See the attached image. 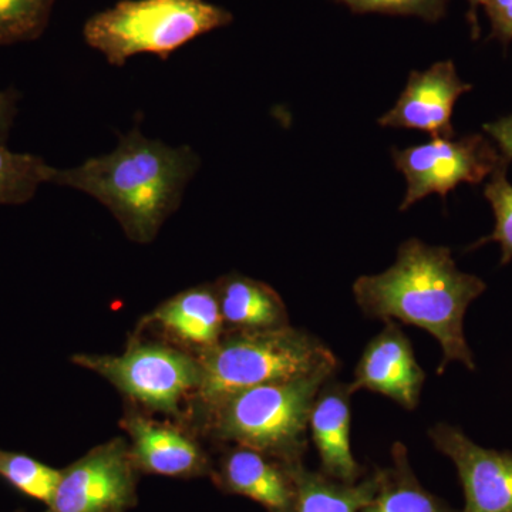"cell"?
<instances>
[{
    "instance_id": "1",
    "label": "cell",
    "mask_w": 512,
    "mask_h": 512,
    "mask_svg": "<svg viewBox=\"0 0 512 512\" xmlns=\"http://www.w3.org/2000/svg\"><path fill=\"white\" fill-rule=\"evenodd\" d=\"M352 289L366 318L417 326L434 336L443 352L437 375H443L451 362L476 370L464 319L471 303L487 291V284L477 275L460 271L450 248L407 239L387 271L360 276Z\"/></svg>"
},
{
    "instance_id": "2",
    "label": "cell",
    "mask_w": 512,
    "mask_h": 512,
    "mask_svg": "<svg viewBox=\"0 0 512 512\" xmlns=\"http://www.w3.org/2000/svg\"><path fill=\"white\" fill-rule=\"evenodd\" d=\"M200 167L191 147H170L134 127L106 156L57 170L52 183L96 198L117 218L127 237L147 244L178 210L185 187Z\"/></svg>"
},
{
    "instance_id": "3",
    "label": "cell",
    "mask_w": 512,
    "mask_h": 512,
    "mask_svg": "<svg viewBox=\"0 0 512 512\" xmlns=\"http://www.w3.org/2000/svg\"><path fill=\"white\" fill-rule=\"evenodd\" d=\"M198 357L201 382L194 397L204 413L232 394L261 384L336 373L338 357L319 338L291 325L271 330H229Z\"/></svg>"
},
{
    "instance_id": "4",
    "label": "cell",
    "mask_w": 512,
    "mask_h": 512,
    "mask_svg": "<svg viewBox=\"0 0 512 512\" xmlns=\"http://www.w3.org/2000/svg\"><path fill=\"white\" fill-rule=\"evenodd\" d=\"M335 375L316 373L241 390L205 412L208 431L220 443L254 448L298 466L308 450L313 402Z\"/></svg>"
},
{
    "instance_id": "5",
    "label": "cell",
    "mask_w": 512,
    "mask_h": 512,
    "mask_svg": "<svg viewBox=\"0 0 512 512\" xmlns=\"http://www.w3.org/2000/svg\"><path fill=\"white\" fill-rule=\"evenodd\" d=\"M234 22L228 9L208 0H121L87 20V45L121 67L130 57L151 53L168 59L202 35Z\"/></svg>"
},
{
    "instance_id": "6",
    "label": "cell",
    "mask_w": 512,
    "mask_h": 512,
    "mask_svg": "<svg viewBox=\"0 0 512 512\" xmlns=\"http://www.w3.org/2000/svg\"><path fill=\"white\" fill-rule=\"evenodd\" d=\"M73 362L99 373L133 402L168 416H180L181 402L201 382L197 356L161 343L136 342L119 356L76 355Z\"/></svg>"
},
{
    "instance_id": "7",
    "label": "cell",
    "mask_w": 512,
    "mask_h": 512,
    "mask_svg": "<svg viewBox=\"0 0 512 512\" xmlns=\"http://www.w3.org/2000/svg\"><path fill=\"white\" fill-rule=\"evenodd\" d=\"M393 161L407 181L400 211L409 210L431 194H439L446 200L448 192L458 185L481 184L500 165L507 163L490 138L481 134L433 137L420 146L404 150L394 148Z\"/></svg>"
},
{
    "instance_id": "8",
    "label": "cell",
    "mask_w": 512,
    "mask_h": 512,
    "mask_svg": "<svg viewBox=\"0 0 512 512\" xmlns=\"http://www.w3.org/2000/svg\"><path fill=\"white\" fill-rule=\"evenodd\" d=\"M137 473L127 441L110 440L63 468L43 512H127L137 504Z\"/></svg>"
},
{
    "instance_id": "9",
    "label": "cell",
    "mask_w": 512,
    "mask_h": 512,
    "mask_svg": "<svg viewBox=\"0 0 512 512\" xmlns=\"http://www.w3.org/2000/svg\"><path fill=\"white\" fill-rule=\"evenodd\" d=\"M434 448L453 461L464 494L460 512H512V451L474 443L460 427L437 423Z\"/></svg>"
},
{
    "instance_id": "10",
    "label": "cell",
    "mask_w": 512,
    "mask_h": 512,
    "mask_svg": "<svg viewBox=\"0 0 512 512\" xmlns=\"http://www.w3.org/2000/svg\"><path fill=\"white\" fill-rule=\"evenodd\" d=\"M426 372L414 355L413 345L399 323L389 320L382 332L367 343L357 362L350 390L383 394L404 410L417 409Z\"/></svg>"
},
{
    "instance_id": "11",
    "label": "cell",
    "mask_w": 512,
    "mask_h": 512,
    "mask_svg": "<svg viewBox=\"0 0 512 512\" xmlns=\"http://www.w3.org/2000/svg\"><path fill=\"white\" fill-rule=\"evenodd\" d=\"M473 89L458 76L451 60L434 63L423 72L410 73L406 87L392 110L377 120L383 127L413 128L433 137H454V106Z\"/></svg>"
},
{
    "instance_id": "12",
    "label": "cell",
    "mask_w": 512,
    "mask_h": 512,
    "mask_svg": "<svg viewBox=\"0 0 512 512\" xmlns=\"http://www.w3.org/2000/svg\"><path fill=\"white\" fill-rule=\"evenodd\" d=\"M130 437V456L138 473L173 478L211 477L210 457L198 441L171 424L130 413L121 423Z\"/></svg>"
},
{
    "instance_id": "13",
    "label": "cell",
    "mask_w": 512,
    "mask_h": 512,
    "mask_svg": "<svg viewBox=\"0 0 512 512\" xmlns=\"http://www.w3.org/2000/svg\"><path fill=\"white\" fill-rule=\"evenodd\" d=\"M295 467L254 448L232 446L212 470L211 478L225 494L249 498L266 512H293Z\"/></svg>"
},
{
    "instance_id": "14",
    "label": "cell",
    "mask_w": 512,
    "mask_h": 512,
    "mask_svg": "<svg viewBox=\"0 0 512 512\" xmlns=\"http://www.w3.org/2000/svg\"><path fill=\"white\" fill-rule=\"evenodd\" d=\"M352 394L349 383L328 380L319 390L309 416V434L319 454V471L346 484H355L369 473L356 460L350 443Z\"/></svg>"
},
{
    "instance_id": "15",
    "label": "cell",
    "mask_w": 512,
    "mask_h": 512,
    "mask_svg": "<svg viewBox=\"0 0 512 512\" xmlns=\"http://www.w3.org/2000/svg\"><path fill=\"white\" fill-rule=\"evenodd\" d=\"M148 322L170 338L198 352L212 348L225 333L214 285H200L177 293L148 316Z\"/></svg>"
},
{
    "instance_id": "16",
    "label": "cell",
    "mask_w": 512,
    "mask_h": 512,
    "mask_svg": "<svg viewBox=\"0 0 512 512\" xmlns=\"http://www.w3.org/2000/svg\"><path fill=\"white\" fill-rule=\"evenodd\" d=\"M225 328L271 330L289 326L284 299L272 286L241 274L224 275L214 285Z\"/></svg>"
},
{
    "instance_id": "17",
    "label": "cell",
    "mask_w": 512,
    "mask_h": 512,
    "mask_svg": "<svg viewBox=\"0 0 512 512\" xmlns=\"http://www.w3.org/2000/svg\"><path fill=\"white\" fill-rule=\"evenodd\" d=\"M377 490L359 512H460L421 485L402 441L392 446V466L377 467Z\"/></svg>"
},
{
    "instance_id": "18",
    "label": "cell",
    "mask_w": 512,
    "mask_h": 512,
    "mask_svg": "<svg viewBox=\"0 0 512 512\" xmlns=\"http://www.w3.org/2000/svg\"><path fill=\"white\" fill-rule=\"evenodd\" d=\"M296 500L293 512H359L377 490V467L355 484L333 480L322 471L298 464L293 470Z\"/></svg>"
},
{
    "instance_id": "19",
    "label": "cell",
    "mask_w": 512,
    "mask_h": 512,
    "mask_svg": "<svg viewBox=\"0 0 512 512\" xmlns=\"http://www.w3.org/2000/svg\"><path fill=\"white\" fill-rule=\"evenodd\" d=\"M55 168L32 154L13 153L0 144V205L25 204L37 188L52 183Z\"/></svg>"
},
{
    "instance_id": "20",
    "label": "cell",
    "mask_w": 512,
    "mask_h": 512,
    "mask_svg": "<svg viewBox=\"0 0 512 512\" xmlns=\"http://www.w3.org/2000/svg\"><path fill=\"white\" fill-rule=\"evenodd\" d=\"M0 477L19 493L45 505L52 501L62 470L15 451L0 450Z\"/></svg>"
},
{
    "instance_id": "21",
    "label": "cell",
    "mask_w": 512,
    "mask_h": 512,
    "mask_svg": "<svg viewBox=\"0 0 512 512\" xmlns=\"http://www.w3.org/2000/svg\"><path fill=\"white\" fill-rule=\"evenodd\" d=\"M56 0H0V46L32 42L49 25Z\"/></svg>"
},
{
    "instance_id": "22",
    "label": "cell",
    "mask_w": 512,
    "mask_h": 512,
    "mask_svg": "<svg viewBox=\"0 0 512 512\" xmlns=\"http://www.w3.org/2000/svg\"><path fill=\"white\" fill-rule=\"evenodd\" d=\"M508 165H500L484 187L485 200L490 202L494 212V231L468 248V251H473L490 242H497L501 247L500 264L503 266L512 261V184L507 178Z\"/></svg>"
},
{
    "instance_id": "23",
    "label": "cell",
    "mask_w": 512,
    "mask_h": 512,
    "mask_svg": "<svg viewBox=\"0 0 512 512\" xmlns=\"http://www.w3.org/2000/svg\"><path fill=\"white\" fill-rule=\"evenodd\" d=\"M355 13L417 16L426 22H439L446 15L450 0H339Z\"/></svg>"
},
{
    "instance_id": "24",
    "label": "cell",
    "mask_w": 512,
    "mask_h": 512,
    "mask_svg": "<svg viewBox=\"0 0 512 512\" xmlns=\"http://www.w3.org/2000/svg\"><path fill=\"white\" fill-rule=\"evenodd\" d=\"M483 6L490 20V39L507 47L512 42V0H485Z\"/></svg>"
},
{
    "instance_id": "25",
    "label": "cell",
    "mask_w": 512,
    "mask_h": 512,
    "mask_svg": "<svg viewBox=\"0 0 512 512\" xmlns=\"http://www.w3.org/2000/svg\"><path fill=\"white\" fill-rule=\"evenodd\" d=\"M483 130L495 141L501 156L507 163L512 161V114L501 117L493 123L484 124Z\"/></svg>"
},
{
    "instance_id": "26",
    "label": "cell",
    "mask_w": 512,
    "mask_h": 512,
    "mask_svg": "<svg viewBox=\"0 0 512 512\" xmlns=\"http://www.w3.org/2000/svg\"><path fill=\"white\" fill-rule=\"evenodd\" d=\"M18 107H16V94L13 92H0V144L8 141L10 128L15 121Z\"/></svg>"
},
{
    "instance_id": "27",
    "label": "cell",
    "mask_w": 512,
    "mask_h": 512,
    "mask_svg": "<svg viewBox=\"0 0 512 512\" xmlns=\"http://www.w3.org/2000/svg\"><path fill=\"white\" fill-rule=\"evenodd\" d=\"M470 3V9H468L467 19L471 26V35L473 39H477L480 36V25H478L477 9L478 6H483L485 0H468Z\"/></svg>"
}]
</instances>
